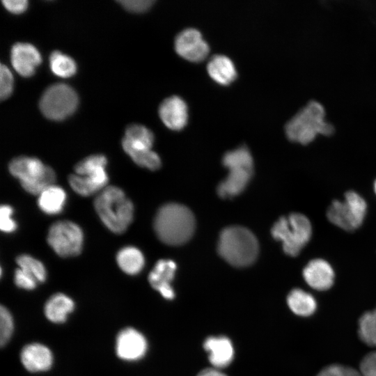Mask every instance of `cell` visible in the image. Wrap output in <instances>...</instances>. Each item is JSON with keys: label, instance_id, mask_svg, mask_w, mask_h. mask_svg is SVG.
Returning <instances> with one entry per match:
<instances>
[{"label": "cell", "instance_id": "6da1fadb", "mask_svg": "<svg viewBox=\"0 0 376 376\" xmlns=\"http://www.w3.org/2000/svg\"><path fill=\"white\" fill-rule=\"evenodd\" d=\"M154 229L158 238L169 245L185 243L195 229V219L191 210L183 205L171 203L162 205L154 219Z\"/></svg>", "mask_w": 376, "mask_h": 376}, {"label": "cell", "instance_id": "7a4b0ae2", "mask_svg": "<svg viewBox=\"0 0 376 376\" xmlns=\"http://www.w3.org/2000/svg\"><path fill=\"white\" fill-rule=\"evenodd\" d=\"M285 132L290 141L306 145L318 134H333L334 127L325 120L323 105L311 100L287 122Z\"/></svg>", "mask_w": 376, "mask_h": 376}, {"label": "cell", "instance_id": "3957f363", "mask_svg": "<svg viewBox=\"0 0 376 376\" xmlns=\"http://www.w3.org/2000/svg\"><path fill=\"white\" fill-rule=\"evenodd\" d=\"M94 207L102 223L114 233H123L132 221L133 204L119 187L103 189L95 198Z\"/></svg>", "mask_w": 376, "mask_h": 376}, {"label": "cell", "instance_id": "277c9868", "mask_svg": "<svg viewBox=\"0 0 376 376\" xmlns=\"http://www.w3.org/2000/svg\"><path fill=\"white\" fill-rule=\"evenodd\" d=\"M218 252L226 261L233 266H249L257 258L258 240L255 235L244 227L229 226L220 233Z\"/></svg>", "mask_w": 376, "mask_h": 376}, {"label": "cell", "instance_id": "5b68a950", "mask_svg": "<svg viewBox=\"0 0 376 376\" xmlns=\"http://www.w3.org/2000/svg\"><path fill=\"white\" fill-rule=\"evenodd\" d=\"M223 164L228 169V175L217 187V193L223 198L239 195L249 184L253 171V161L249 150L240 146L227 152L223 157Z\"/></svg>", "mask_w": 376, "mask_h": 376}, {"label": "cell", "instance_id": "8992f818", "mask_svg": "<svg viewBox=\"0 0 376 376\" xmlns=\"http://www.w3.org/2000/svg\"><path fill=\"white\" fill-rule=\"evenodd\" d=\"M107 157L103 155H90L75 166V173L68 177L72 189L83 196L100 192L108 183L106 171Z\"/></svg>", "mask_w": 376, "mask_h": 376}, {"label": "cell", "instance_id": "52a82bcc", "mask_svg": "<svg viewBox=\"0 0 376 376\" xmlns=\"http://www.w3.org/2000/svg\"><path fill=\"white\" fill-rule=\"evenodd\" d=\"M272 237L282 242L284 252L297 256L310 240L312 227L309 219L301 213L280 217L273 225Z\"/></svg>", "mask_w": 376, "mask_h": 376}, {"label": "cell", "instance_id": "ba28073f", "mask_svg": "<svg viewBox=\"0 0 376 376\" xmlns=\"http://www.w3.org/2000/svg\"><path fill=\"white\" fill-rule=\"evenodd\" d=\"M8 169L22 187L34 195H39L45 189L54 185L56 180L54 171L36 157H15L10 161Z\"/></svg>", "mask_w": 376, "mask_h": 376}, {"label": "cell", "instance_id": "9c48e42d", "mask_svg": "<svg viewBox=\"0 0 376 376\" xmlns=\"http://www.w3.org/2000/svg\"><path fill=\"white\" fill-rule=\"evenodd\" d=\"M79 99L70 86L58 83L49 86L42 95L39 107L42 114L53 120H62L76 110Z\"/></svg>", "mask_w": 376, "mask_h": 376}, {"label": "cell", "instance_id": "30bf717a", "mask_svg": "<svg viewBox=\"0 0 376 376\" xmlns=\"http://www.w3.org/2000/svg\"><path fill=\"white\" fill-rule=\"evenodd\" d=\"M367 205L365 200L357 192L349 191L343 201L334 200L329 207L327 216L330 222L336 226L352 231L363 223Z\"/></svg>", "mask_w": 376, "mask_h": 376}, {"label": "cell", "instance_id": "8fae6325", "mask_svg": "<svg viewBox=\"0 0 376 376\" xmlns=\"http://www.w3.org/2000/svg\"><path fill=\"white\" fill-rule=\"evenodd\" d=\"M47 240L59 256L72 257L81 251L84 234L75 223L67 220L58 221L50 226Z\"/></svg>", "mask_w": 376, "mask_h": 376}, {"label": "cell", "instance_id": "7c38bea8", "mask_svg": "<svg viewBox=\"0 0 376 376\" xmlns=\"http://www.w3.org/2000/svg\"><path fill=\"white\" fill-rule=\"evenodd\" d=\"M153 143L154 135L150 130L139 124L130 125L122 140L124 150L136 164L150 155Z\"/></svg>", "mask_w": 376, "mask_h": 376}, {"label": "cell", "instance_id": "4fadbf2b", "mask_svg": "<svg viewBox=\"0 0 376 376\" xmlns=\"http://www.w3.org/2000/svg\"><path fill=\"white\" fill-rule=\"evenodd\" d=\"M175 50L183 58L191 62H201L209 54L210 47L201 32L187 28L180 32L175 38Z\"/></svg>", "mask_w": 376, "mask_h": 376}, {"label": "cell", "instance_id": "5bb4252c", "mask_svg": "<svg viewBox=\"0 0 376 376\" xmlns=\"http://www.w3.org/2000/svg\"><path fill=\"white\" fill-rule=\"evenodd\" d=\"M10 60L13 68L21 76L31 77L42 62V57L37 48L31 44L15 43L11 49Z\"/></svg>", "mask_w": 376, "mask_h": 376}, {"label": "cell", "instance_id": "9a60e30c", "mask_svg": "<svg viewBox=\"0 0 376 376\" xmlns=\"http://www.w3.org/2000/svg\"><path fill=\"white\" fill-rule=\"evenodd\" d=\"M116 353L122 359L134 361L141 358L147 350L145 337L133 328L123 329L116 338Z\"/></svg>", "mask_w": 376, "mask_h": 376}, {"label": "cell", "instance_id": "2e32d148", "mask_svg": "<svg viewBox=\"0 0 376 376\" xmlns=\"http://www.w3.org/2000/svg\"><path fill=\"white\" fill-rule=\"evenodd\" d=\"M163 123L170 130H182L188 121V108L185 101L178 95L166 98L159 107Z\"/></svg>", "mask_w": 376, "mask_h": 376}, {"label": "cell", "instance_id": "e0dca14e", "mask_svg": "<svg viewBox=\"0 0 376 376\" xmlns=\"http://www.w3.org/2000/svg\"><path fill=\"white\" fill-rule=\"evenodd\" d=\"M175 269L176 265L173 260L162 259L156 263L148 276L151 286L167 299H172L175 296L171 283Z\"/></svg>", "mask_w": 376, "mask_h": 376}, {"label": "cell", "instance_id": "ac0fdd59", "mask_svg": "<svg viewBox=\"0 0 376 376\" xmlns=\"http://www.w3.org/2000/svg\"><path fill=\"white\" fill-rule=\"evenodd\" d=\"M303 276L308 285L313 289L326 290L334 283V272L327 261L314 259L304 267Z\"/></svg>", "mask_w": 376, "mask_h": 376}, {"label": "cell", "instance_id": "d6986e66", "mask_svg": "<svg viewBox=\"0 0 376 376\" xmlns=\"http://www.w3.org/2000/svg\"><path fill=\"white\" fill-rule=\"evenodd\" d=\"M20 357L23 366L31 372L47 370L53 360L49 349L40 343L26 345L22 349Z\"/></svg>", "mask_w": 376, "mask_h": 376}, {"label": "cell", "instance_id": "ffe728a7", "mask_svg": "<svg viewBox=\"0 0 376 376\" xmlns=\"http://www.w3.org/2000/svg\"><path fill=\"white\" fill-rule=\"evenodd\" d=\"M209 353V360L214 368L228 366L233 361L234 350L230 340L225 336L209 337L203 344Z\"/></svg>", "mask_w": 376, "mask_h": 376}, {"label": "cell", "instance_id": "44dd1931", "mask_svg": "<svg viewBox=\"0 0 376 376\" xmlns=\"http://www.w3.org/2000/svg\"><path fill=\"white\" fill-rule=\"evenodd\" d=\"M210 77L217 84L228 86L237 78L235 66L230 58L225 55L213 56L207 65Z\"/></svg>", "mask_w": 376, "mask_h": 376}, {"label": "cell", "instance_id": "7402d4cb", "mask_svg": "<svg viewBox=\"0 0 376 376\" xmlns=\"http://www.w3.org/2000/svg\"><path fill=\"white\" fill-rule=\"evenodd\" d=\"M65 190L53 185L45 189L38 195V204L45 214L54 215L62 212L66 202Z\"/></svg>", "mask_w": 376, "mask_h": 376}, {"label": "cell", "instance_id": "603a6c76", "mask_svg": "<svg viewBox=\"0 0 376 376\" xmlns=\"http://www.w3.org/2000/svg\"><path fill=\"white\" fill-rule=\"evenodd\" d=\"M74 308L73 301L67 295L57 293L52 295L46 302L45 313L47 319L53 322H63Z\"/></svg>", "mask_w": 376, "mask_h": 376}, {"label": "cell", "instance_id": "cb8c5ba5", "mask_svg": "<svg viewBox=\"0 0 376 376\" xmlns=\"http://www.w3.org/2000/svg\"><path fill=\"white\" fill-rule=\"evenodd\" d=\"M116 261L122 271L130 275L139 274L145 264L141 251L132 246L122 248L117 253Z\"/></svg>", "mask_w": 376, "mask_h": 376}, {"label": "cell", "instance_id": "d4e9b609", "mask_svg": "<svg viewBox=\"0 0 376 376\" xmlns=\"http://www.w3.org/2000/svg\"><path fill=\"white\" fill-rule=\"evenodd\" d=\"M287 303L290 310L299 316H309L316 309V301L309 293L301 289L295 288L290 292Z\"/></svg>", "mask_w": 376, "mask_h": 376}, {"label": "cell", "instance_id": "484cf974", "mask_svg": "<svg viewBox=\"0 0 376 376\" xmlns=\"http://www.w3.org/2000/svg\"><path fill=\"white\" fill-rule=\"evenodd\" d=\"M49 67L56 76L68 78L77 72V64L72 58L59 51H54L49 56Z\"/></svg>", "mask_w": 376, "mask_h": 376}, {"label": "cell", "instance_id": "4316f807", "mask_svg": "<svg viewBox=\"0 0 376 376\" xmlns=\"http://www.w3.org/2000/svg\"><path fill=\"white\" fill-rule=\"evenodd\" d=\"M359 336L370 347H376V308L364 313L359 319Z\"/></svg>", "mask_w": 376, "mask_h": 376}, {"label": "cell", "instance_id": "83f0119b", "mask_svg": "<svg viewBox=\"0 0 376 376\" xmlns=\"http://www.w3.org/2000/svg\"><path fill=\"white\" fill-rule=\"evenodd\" d=\"M19 267L32 275L38 282H43L46 279L47 272L43 264L33 257L22 254L16 259Z\"/></svg>", "mask_w": 376, "mask_h": 376}, {"label": "cell", "instance_id": "f1b7e54d", "mask_svg": "<svg viewBox=\"0 0 376 376\" xmlns=\"http://www.w3.org/2000/svg\"><path fill=\"white\" fill-rule=\"evenodd\" d=\"M13 331V321L9 311L4 306L0 308V343L3 346L9 340Z\"/></svg>", "mask_w": 376, "mask_h": 376}, {"label": "cell", "instance_id": "f546056e", "mask_svg": "<svg viewBox=\"0 0 376 376\" xmlns=\"http://www.w3.org/2000/svg\"><path fill=\"white\" fill-rule=\"evenodd\" d=\"M13 89V76L9 68L1 64L0 67V98L1 100L7 99L12 93Z\"/></svg>", "mask_w": 376, "mask_h": 376}, {"label": "cell", "instance_id": "4dcf8cb0", "mask_svg": "<svg viewBox=\"0 0 376 376\" xmlns=\"http://www.w3.org/2000/svg\"><path fill=\"white\" fill-rule=\"evenodd\" d=\"M317 376H361L359 370L341 364H331L322 368Z\"/></svg>", "mask_w": 376, "mask_h": 376}, {"label": "cell", "instance_id": "1f68e13d", "mask_svg": "<svg viewBox=\"0 0 376 376\" xmlns=\"http://www.w3.org/2000/svg\"><path fill=\"white\" fill-rule=\"evenodd\" d=\"M13 209L8 205H2L0 208V228L7 233H13L17 229V224L12 218Z\"/></svg>", "mask_w": 376, "mask_h": 376}, {"label": "cell", "instance_id": "d6a6232c", "mask_svg": "<svg viewBox=\"0 0 376 376\" xmlns=\"http://www.w3.org/2000/svg\"><path fill=\"white\" fill-rule=\"evenodd\" d=\"M14 281L17 286L26 290L34 289L38 283L32 275L19 267L15 272Z\"/></svg>", "mask_w": 376, "mask_h": 376}, {"label": "cell", "instance_id": "836d02e7", "mask_svg": "<svg viewBox=\"0 0 376 376\" xmlns=\"http://www.w3.org/2000/svg\"><path fill=\"white\" fill-rule=\"evenodd\" d=\"M125 10L133 13L148 10L155 3L153 0H120L118 1Z\"/></svg>", "mask_w": 376, "mask_h": 376}, {"label": "cell", "instance_id": "e575fe53", "mask_svg": "<svg viewBox=\"0 0 376 376\" xmlns=\"http://www.w3.org/2000/svg\"><path fill=\"white\" fill-rule=\"evenodd\" d=\"M361 376H376V351L366 354L359 366Z\"/></svg>", "mask_w": 376, "mask_h": 376}, {"label": "cell", "instance_id": "d590c367", "mask_svg": "<svg viewBox=\"0 0 376 376\" xmlns=\"http://www.w3.org/2000/svg\"><path fill=\"white\" fill-rule=\"evenodd\" d=\"M2 3L9 12L19 14L27 9L29 3L26 0H4Z\"/></svg>", "mask_w": 376, "mask_h": 376}, {"label": "cell", "instance_id": "8d00e7d4", "mask_svg": "<svg viewBox=\"0 0 376 376\" xmlns=\"http://www.w3.org/2000/svg\"><path fill=\"white\" fill-rule=\"evenodd\" d=\"M198 376H226L217 368H206L201 371Z\"/></svg>", "mask_w": 376, "mask_h": 376}, {"label": "cell", "instance_id": "74e56055", "mask_svg": "<svg viewBox=\"0 0 376 376\" xmlns=\"http://www.w3.org/2000/svg\"><path fill=\"white\" fill-rule=\"evenodd\" d=\"M374 188H375V191L376 193V180L375 181V183H374Z\"/></svg>", "mask_w": 376, "mask_h": 376}]
</instances>
